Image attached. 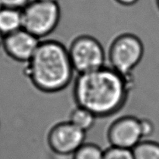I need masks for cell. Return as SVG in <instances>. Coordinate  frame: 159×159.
Returning a JSON list of instances; mask_svg holds the SVG:
<instances>
[{
	"mask_svg": "<svg viewBox=\"0 0 159 159\" xmlns=\"http://www.w3.org/2000/svg\"><path fill=\"white\" fill-rule=\"evenodd\" d=\"M32 0H0V7H7L22 10Z\"/></svg>",
	"mask_w": 159,
	"mask_h": 159,
	"instance_id": "cell-15",
	"label": "cell"
},
{
	"mask_svg": "<svg viewBox=\"0 0 159 159\" xmlns=\"http://www.w3.org/2000/svg\"><path fill=\"white\" fill-rule=\"evenodd\" d=\"M41 40L24 29H20L4 37L5 53L12 60L26 64L37 51Z\"/></svg>",
	"mask_w": 159,
	"mask_h": 159,
	"instance_id": "cell-8",
	"label": "cell"
},
{
	"mask_svg": "<svg viewBox=\"0 0 159 159\" xmlns=\"http://www.w3.org/2000/svg\"><path fill=\"white\" fill-rule=\"evenodd\" d=\"M140 124H141V134H142L143 140L150 138L155 133V125L151 120L147 119V118L140 119Z\"/></svg>",
	"mask_w": 159,
	"mask_h": 159,
	"instance_id": "cell-14",
	"label": "cell"
},
{
	"mask_svg": "<svg viewBox=\"0 0 159 159\" xmlns=\"http://www.w3.org/2000/svg\"><path fill=\"white\" fill-rule=\"evenodd\" d=\"M86 133L69 121H63L51 127L47 135L48 147L54 153L72 155L85 143Z\"/></svg>",
	"mask_w": 159,
	"mask_h": 159,
	"instance_id": "cell-6",
	"label": "cell"
},
{
	"mask_svg": "<svg viewBox=\"0 0 159 159\" xmlns=\"http://www.w3.org/2000/svg\"><path fill=\"white\" fill-rule=\"evenodd\" d=\"M22 28V10L0 7V32L3 35H9Z\"/></svg>",
	"mask_w": 159,
	"mask_h": 159,
	"instance_id": "cell-9",
	"label": "cell"
},
{
	"mask_svg": "<svg viewBox=\"0 0 159 159\" xmlns=\"http://www.w3.org/2000/svg\"><path fill=\"white\" fill-rule=\"evenodd\" d=\"M61 14L57 2L32 0L22 9L23 29L41 40L57 28Z\"/></svg>",
	"mask_w": 159,
	"mask_h": 159,
	"instance_id": "cell-4",
	"label": "cell"
},
{
	"mask_svg": "<svg viewBox=\"0 0 159 159\" xmlns=\"http://www.w3.org/2000/svg\"><path fill=\"white\" fill-rule=\"evenodd\" d=\"M107 138L110 146L132 150L143 140L140 118L132 115L116 118L109 127Z\"/></svg>",
	"mask_w": 159,
	"mask_h": 159,
	"instance_id": "cell-7",
	"label": "cell"
},
{
	"mask_svg": "<svg viewBox=\"0 0 159 159\" xmlns=\"http://www.w3.org/2000/svg\"><path fill=\"white\" fill-rule=\"evenodd\" d=\"M40 1H51V2H57V0H40Z\"/></svg>",
	"mask_w": 159,
	"mask_h": 159,
	"instance_id": "cell-18",
	"label": "cell"
},
{
	"mask_svg": "<svg viewBox=\"0 0 159 159\" xmlns=\"http://www.w3.org/2000/svg\"><path fill=\"white\" fill-rule=\"evenodd\" d=\"M96 116L83 107L76 106L69 114L68 120L80 130L86 133L91 130L96 120Z\"/></svg>",
	"mask_w": 159,
	"mask_h": 159,
	"instance_id": "cell-10",
	"label": "cell"
},
{
	"mask_svg": "<svg viewBox=\"0 0 159 159\" xmlns=\"http://www.w3.org/2000/svg\"><path fill=\"white\" fill-rule=\"evenodd\" d=\"M67 48L73 69L78 75L93 71L107 65L105 50L102 43L93 36H77Z\"/></svg>",
	"mask_w": 159,
	"mask_h": 159,
	"instance_id": "cell-5",
	"label": "cell"
},
{
	"mask_svg": "<svg viewBox=\"0 0 159 159\" xmlns=\"http://www.w3.org/2000/svg\"><path fill=\"white\" fill-rule=\"evenodd\" d=\"M144 54V43L140 37L131 33H123L111 42L107 59L109 66L124 75L130 76L141 63Z\"/></svg>",
	"mask_w": 159,
	"mask_h": 159,
	"instance_id": "cell-3",
	"label": "cell"
},
{
	"mask_svg": "<svg viewBox=\"0 0 159 159\" xmlns=\"http://www.w3.org/2000/svg\"><path fill=\"white\" fill-rule=\"evenodd\" d=\"M133 85L132 76L124 75L109 65L78 75L73 85L76 106L96 116L108 117L124 107Z\"/></svg>",
	"mask_w": 159,
	"mask_h": 159,
	"instance_id": "cell-1",
	"label": "cell"
},
{
	"mask_svg": "<svg viewBox=\"0 0 159 159\" xmlns=\"http://www.w3.org/2000/svg\"><path fill=\"white\" fill-rule=\"evenodd\" d=\"M25 65V76L42 93L62 91L74 77L68 48L58 40L40 41L33 57Z\"/></svg>",
	"mask_w": 159,
	"mask_h": 159,
	"instance_id": "cell-2",
	"label": "cell"
},
{
	"mask_svg": "<svg viewBox=\"0 0 159 159\" xmlns=\"http://www.w3.org/2000/svg\"><path fill=\"white\" fill-rule=\"evenodd\" d=\"M134 159H159V143L142 140L132 149Z\"/></svg>",
	"mask_w": 159,
	"mask_h": 159,
	"instance_id": "cell-11",
	"label": "cell"
},
{
	"mask_svg": "<svg viewBox=\"0 0 159 159\" xmlns=\"http://www.w3.org/2000/svg\"><path fill=\"white\" fill-rule=\"evenodd\" d=\"M102 159H134L132 150L110 146L104 150Z\"/></svg>",
	"mask_w": 159,
	"mask_h": 159,
	"instance_id": "cell-13",
	"label": "cell"
},
{
	"mask_svg": "<svg viewBox=\"0 0 159 159\" xmlns=\"http://www.w3.org/2000/svg\"><path fill=\"white\" fill-rule=\"evenodd\" d=\"M116 3L124 6H131L135 5L139 0H114Z\"/></svg>",
	"mask_w": 159,
	"mask_h": 159,
	"instance_id": "cell-16",
	"label": "cell"
},
{
	"mask_svg": "<svg viewBox=\"0 0 159 159\" xmlns=\"http://www.w3.org/2000/svg\"><path fill=\"white\" fill-rule=\"evenodd\" d=\"M4 37L5 36L0 32V48L2 46V43H3V40H4Z\"/></svg>",
	"mask_w": 159,
	"mask_h": 159,
	"instance_id": "cell-17",
	"label": "cell"
},
{
	"mask_svg": "<svg viewBox=\"0 0 159 159\" xmlns=\"http://www.w3.org/2000/svg\"><path fill=\"white\" fill-rule=\"evenodd\" d=\"M156 1H157V6H158V8L159 9V0H156Z\"/></svg>",
	"mask_w": 159,
	"mask_h": 159,
	"instance_id": "cell-19",
	"label": "cell"
},
{
	"mask_svg": "<svg viewBox=\"0 0 159 159\" xmlns=\"http://www.w3.org/2000/svg\"><path fill=\"white\" fill-rule=\"evenodd\" d=\"M104 150L93 143H84L72 155V159H102Z\"/></svg>",
	"mask_w": 159,
	"mask_h": 159,
	"instance_id": "cell-12",
	"label": "cell"
}]
</instances>
